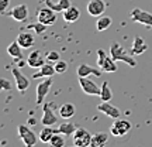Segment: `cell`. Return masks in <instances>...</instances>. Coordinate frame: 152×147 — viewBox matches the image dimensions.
<instances>
[{
    "instance_id": "cell-19",
    "label": "cell",
    "mask_w": 152,
    "mask_h": 147,
    "mask_svg": "<svg viewBox=\"0 0 152 147\" xmlns=\"http://www.w3.org/2000/svg\"><path fill=\"white\" fill-rule=\"evenodd\" d=\"M147 49H148V44L144 41V38H141V37L134 38V43H132V47H131V54L141 55V54H144Z\"/></svg>"
},
{
    "instance_id": "cell-20",
    "label": "cell",
    "mask_w": 152,
    "mask_h": 147,
    "mask_svg": "<svg viewBox=\"0 0 152 147\" xmlns=\"http://www.w3.org/2000/svg\"><path fill=\"white\" fill-rule=\"evenodd\" d=\"M62 16H64V20H65L66 23H75L76 20H79L80 11H79L77 7L71 6V7H68L65 11H62Z\"/></svg>"
},
{
    "instance_id": "cell-13",
    "label": "cell",
    "mask_w": 152,
    "mask_h": 147,
    "mask_svg": "<svg viewBox=\"0 0 152 147\" xmlns=\"http://www.w3.org/2000/svg\"><path fill=\"white\" fill-rule=\"evenodd\" d=\"M106 11V3L104 0H90L87 3V13L93 17H100L103 16Z\"/></svg>"
},
{
    "instance_id": "cell-1",
    "label": "cell",
    "mask_w": 152,
    "mask_h": 147,
    "mask_svg": "<svg viewBox=\"0 0 152 147\" xmlns=\"http://www.w3.org/2000/svg\"><path fill=\"white\" fill-rule=\"evenodd\" d=\"M110 55H111V58H113L115 62H117V61H123V62H125V64H128L130 66H135L137 65V60L134 58L135 55L128 54V52H127V51H125L117 41L111 43V45H110Z\"/></svg>"
},
{
    "instance_id": "cell-10",
    "label": "cell",
    "mask_w": 152,
    "mask_h": 147,
    "mask_svg": "<svg viewBox=\"0 0 152 147\" xmlns=\"http://www.w3.org/2000/svg\"><path fill=\"white\" fill-rule=\"evenodd\" d=\"M52 76H47L42 82H39L37 85V105H42L45 96L48 95L51 85H52Z\"/></svg>"
},
{
    "instance_id": "cell-2",
    "label": "cell",
    "mask_w": 152,
    "mask_h": 147,
    "mask_svg": "<svg viewBox=\"0 0 152 147\" xmlns=\"http://www.w3.org/2000/svg\"><path fill=\"white\" fill-rule=\"evenodd\" d=\"M97 66L102 68L103 72H115L118 68L111 55H107L104 49H97Z\"/></svg>"
},
{
    "instance_id": "cell-27",
    "label": "cell",
    "mask_w": 152,
    "mask_h": 147,
    "mask_svg": "<svg viewBox=\"0 0 152 147\" xmlns=\"http://www.w3.org/2000/svg\"><path fill=\"white\" fill-rule=\"evenodd\" d=\"M100 99H102V102H109L113 99V91H111V88H110L109 82L104 81L102 83V91H100Z\"/></svg>"
},
{
    "instance_id": "cell-35",
    "label": "cell",
    "mask_w": 152,
    "mask_h": 147,
    "mask_svg": "<svg viewBox=\"0 0 152 147\" xmlns=\"http://www.w3.org/2000/svg\"><path fill=\"white\" fill-rule=\"evenodd\" d=\"M28 123H30V125H34V126H35V123H37V120L33 119V117H30V119H28Z\"/></svg>"
},
{
    "instance_id": "cell-5",
    "label": "cell",
    "mask_w": 152,
    "mask_h": 147,
    "mask_svg": "<svg viewBox=\"0 0 152 147\" xmlns=\"http://www.w3.org/2000/svg\"><path fill=\"white\" fill-rule=\"evenodd\" d=\"M41 123L44 126H54L58 125V116L54 112V106L49 102H45L42 106V117H41Z\"/></svg>"
},
{
    "instance_id": "cell-25",
    "label": "cell",
    "mask_w": 152,
    "mask_h": 147,
    "mask_svg": "<svg viewBox=\"0 0 152 147\" xmlns=\"http://www.w3.org/2000/svg\"><path fill=\"white\" fill-rule=\"evenodd\" d=\"M21 45L18 44V41H13V43L7 47V52H9V55L10 57H13L14 60H21L23 58V51H21Z\"/></svg>"
},
{
    "instance_id": "cell-34",
    "label": "cell",
    "mask_w": 152,
    "mask_h": 147,
    "mask_svg": "<svg viewBox=\"0 0 152 147\" xmlns=\"http://www.w3.org/2000/svg\"><path fill=\"white\" fill-rule=\"evenodd\" d=\"M0 1H1V6H0V10L3 11V13H4L6 9H7V6H9V1H10V0H0Z\"/></svg>"
},
{
    "instance_id": "cell-31",
    "label": "cell",
    "mask_w": 152,
    "mask_h": 147,
    "mask_svg": "<svg viewBox=\"0 0 152 147\" xmlns=\"http://www.w3.org/2000/svg\"><path fill=\"white\" fill-rule=\"evenodd\" d=\"M55 65V71H56V74H64V72L68 71V62H65V61H56L54 64Z\"/></svg>"
},
{
    "instance_id": "cell-15",
    "label": "cell",
    "mask_w": 152,
    "mask_h": 147,
    "mask_svg": "<svg viewBox=\"0 0 152 147\" xmlns=\"http://www.w3.org/2000/svg\"><path fill=\"white\" fill-rule=\"evenodd\" d=\"M102 72H103L102 68H94V66L87 65V64H80V65L76 68L77 76H90V75L102 76Z\"/></svg>"
},
{
    "instance_id": "cell-16",
    "label": "cell",
    "mask_w": 152,
    "mask_h": 147,
    "mask_svg": "<svg viewBox=\"0 0 152 147\" xmlns=\"http://www.w3.org/2000/svg\"><path fill=\"white\" fill-rule=\"evenodd\" d=\"M97 110L99 112H102V113H104L106 116H109V117H111V119H118L120 114H121V112H120L118 108H115V106H113L111 103H109V102H103V103H100L97 106Z\"/></svg>"
},
{
    "instance_id": "cell-24",
    "label": "cell",
    "mask_w": 152,
    "mask_h": 147,
    "mask_svg": "<svg viewBox=\"0 0 152 147\" xmlns=\"http://www.w3.org/2000/svg\"><path fill=\"white\" fill-rule=\"evenodd\" d=\"M75 113H76L75 106H73L72 103H69V102L64 103L59 108V116L62 117V119H71V117L75 116Z\"/></svg>"
},
{
    "instance_id": "cell-18",
    "label": "cell",
    "mask_w": 152,
    "mask_h": 147,
    "mask_svg": "<svg viewBox=\"0 0 152 147\" xmlns=\"http://www.w3.org/2000/svg\"><path fill=\"white\" fill-rule=\"evenodd\" d=\"M17 41H18V44L21 45L23 48H31L34 45V43H35V38H34V34L31 33H27V31H23V33L18 34V37H17Z\"/></svg>"
},
{
    "instance_id": "cell-26",
    "label": "cell",
    "mask_w": 152,
    "mask_h": 147,
    "mask_svg": "<svg viewBox=\"0 0 152 147\" xmlns=\"http://www.w3.org/2000/svg\"><path fill=\"white\" fill-rule=\"evenodd\" d=\"M45 3H47V6H49L52 10H55L56 13L58 11H65L68 7H71V0H59L58 3H52L51 0H45Z\"/></svg>"
},
{
    "instance_id": "cell-12",
    "label": "cell",
    "mask_w": 152,
    "mask_h": 147,
    "mask_svg": "<svg viewBox=\"0 0 152 147\" xmlns=\"http://www.w3.org/2000/svg\"><path fill=\"white\" fill-rule=\"evenodd\" d=\"M45 58L47 57H44V54L39 51V49H34L31 51L27 57V65L31 66V68H41V66L45 64Z\"/></svg>"
},
{
    "instance_id": "cell-23",
    "label": "cell",
    "mask_w": 152,
    "mask_h": 147,
    "mask_svg": "<svg viewBox=\"0 0 152 147\" xmlns=\"http://www.w3.org/2000/svg\"><path fill=\"white\" fill-rule=\"evenodd\" d=\"M55 133H58V131H56V129H54L52 126H44L42 130L39 131L38 137H39V140L42 143H49Z\"/></svg>"
},
{
    "instance_id": "cell-28",
    "label": "cell",
    "mask_w": 152,
    "mask_h": 147,
    "mask_svg": "<svg viewBox=\"0 0 152 147\" xmlns=\"http://www.w3.org/2000/svg\"><path fill=\"white\" fill-rule=\"evenodd\" d=\"M111 17L109 16H100L99 17V20L96 21V28H97V31H104V30H107V28L111 26Z\"/></svg>"
},
{
    "instance_id": "cell-32",
    "label": "cell",
    "mask_w": 152,
    "mask_h": 147,
    "mask_svg": "<svg viewBox=\"0 0 152 147\" xmlns=\"http://www.w3.org/2000/svg\"><path fill=\"white\" fill-rule=\"evenodd\" d=\"M47 61L48 62H56V61H59V58H61V55H59V52H56V51H49V52H47Z\"/></svg>"
},
{
    "instance_id": "cell-33",
    "label": "cell",
    "mask_w": 152,
    "mask_h": 147,
    "mask_svg": "<svg viewBox=\"0 0 152 147\" xmlns=\"http://www.w3.org/2000/svg\"><path fill=\"white\" fill-rule=\"evenodd\" d=\"M0 82H1V89H3V91H10L11 89V83L7 81L6 78H1Z\"/></svg>"
},
{
    "instance_id": "cell-14",
    "label": "cell",
    "mask_w": 152,
    "mask_h": 147,
    "mask_svg": "<svg viewBox=\"0 0 152 147\" xmlns=\"http://www.w3.org/2000/svg\"><path fill=\"white\" fill-rule=\"evenodd\" d=\"M9 16L14 18L16 21H26L28 17V7L27 4H17L10 10Z\"/></svg>"
},
{
    "instance_id": "cell-22",
    "label": "cell",
    "mask_w": 152,
    "mask_h": 147,
    "mask_svg": "<svg viewBox=\"0 0 152 147\" xmlns=\"http://www.w3.org/2000/svg\"><path fill=\"white\" fill-rule=\"evenodd\" d=\"M76 127L75 123H72V122H64V123H61L58 126V129L56 131L61 133V134H64V136H73V133L76 131Z\"/></svg>"
},
{
    "instance_id": "cell-9",
    "label": "cell",
    "mask_w": 152,
    "mask_h": 147,
    "mask_svg": "<svg viewBox=\"0 0 152 147\" xmlns=\"http://www.w3.org/2000/svg\"><path fill=\"white\" fill-rule=\"evenodd\" d=\"M131 20L132 21H137V23H141L144 26H151L152 27V14L149 11H145L142 9H138L135 7L134 10L131 11Z\"/></svg>"
},
{
    "instance_id": "cell-4",
    "label": "cell",
    "mask_w": 152,
    "mask_h": 147,
    "mask_svg": "<svg viewBox=\"0 0 152 147\" xmlns=\"http://www.w3.org/2000/svg\"><path fill=\"white\" fill-rule=\"evenodd\" d=\"M18 134H20V139H21L24 144L27 147H33L37 144V142L39 140V137L34 133L30 127H27L26 125H20L18 126Z\"/></svg>"
},
{
    "instance_id": "cell-3",
    "label": "cell",
    "mask_w": 152,
    "mask_h": 147,
    "mask_svg": "<svg viewBox=\"0 0 152 147\" xmlns=\"http://www.w3.org/2000/svg\"><path fill=\"white\" fill-rule=\"evenodd\" d=\"M72 137H73V144H75L76 147H87L92 144L93 134H90V133H89L86 129H83V127H77Z\"/></svg>"
},
{
    "instance_id": "cell-30",
    "label": "cell",
    "mask_w": 152,
    "mask_h": 147,
    "mask_svg": "<svg viewBox=\"0 0 152 147\" xmlns=\"http://www.w3.org/2000/svg\"><path fill=\"white\" fill-rule=\"evenodd\" d=\"M47 27H48V26L42 24L41 21L33 23V24H28V26H27L28 30H34V34H42L44 31H45V28H47Z\"/></svg>"
},
{
    "instance_id": "cell-21",
    "label": "cell",
    "mask_w": 152,
    "mask_h": 147,
    "mask_svg": "<svg viewBox=\"0 0 152 147\" xmlns=\"http://www.w3.org/2000/svg\"><path fill=\"white\" fill-rule=\"evenodd\" d=\"M109 142V134L106 131H99L94 133L92 137V147H103L106 143Z\"/></svg>"
},
{
    "instance_id": "cell-17",
    "label": "cell",
    "mask_w": 152,
    "mask_h": 147,
    "mask_svg": "<svg viewBox=\"0 0 152 147\" xmlns=\"http://www.w3.org/2000/svg\"><path fill=\"white\" fill-rule=\"evenodd\" d=\"M54 74H56V71H55V65H52L51 62H48V64H44L41 68H38L37 72H34L33 79H37V78H47V76H54Z\"/></svg>"
},
{
    "instance_id": "cell-7",
    "label": "cell",
    "mask_w": 152,
    "mask_h": 147,
    "mask_svg": "<svg viewBox=\"0 0 152 147\" xmlns=\"http://www.w3.org/2000/svg\"><path fill=\"white\" fill-rule=\"evenodd\" d=\"M130 130H131V123L128 120L115 119L113 126L110 127V133H111V136H114V137H123Z\"/></svg>"
},
{
    "instance_id": "cell-29",
    "label": "cell",
    "mask_w": 152,
    "mask_h": 147,
    "mask_svg": "<svg viewBox=\"0 0 152 147\" xmlns=\"http://www.w3.org/2000/svg\"><path fill=\"white\" fill-rule=\"evenodd\" d=\"M48 144H51L52 147H64L65 146V139H64V134H61V133H55Z\"/></svg>"
},
{
    "instance_id": "cell-11",
    "label": "cell",
    "mask_w": 152,
    "mask_h": 147,
    "mask_svg": "<svg viewBox=\"0 0 152 147\" xmlns=\"http://www.w3.org/2000/svg\"><path fill=\"white\" fill-rule=\"evenodd\" d=\"M11 74L14 76V79H16V86L18 89V92H24V91H27L28 86H30V79H28L27 76L24 75L18 68H13L11 69Z\"/></svg>"
},
{
    "instance_id": "cell-6",
    "label": "cell",
    "mask_w": 152,
    "mask_h": 147,
    "mask_svg": "<svg viewBox=\"0 0 152 147\" xmlns=\"http://www.w3.org/2000/svg\"><path fill=\"white\" fill-rule=\"evenodd\" d=\"M79 85H80L82 91L86 95H100L102 86H99L93 79H89V76H79Z\"/></svg>"
},
{
    "instance_id": "cell-8",
    "label": "cell",
    "mask_w": 152,
    "mask_h": 147,
    "mask_svg": "<svg viewBox=\"0 0 152 147\" xmlns=\"http://www.w3.org/2000/svg\"><path fill=\"white\" fill-rule=\"evenodd\" d=\"M37 20L41 21L45 26H52L55 21H56V11L52 10L49 6L44 7V9H39L37 14Z\"/></svg>"
}]
</instances>
